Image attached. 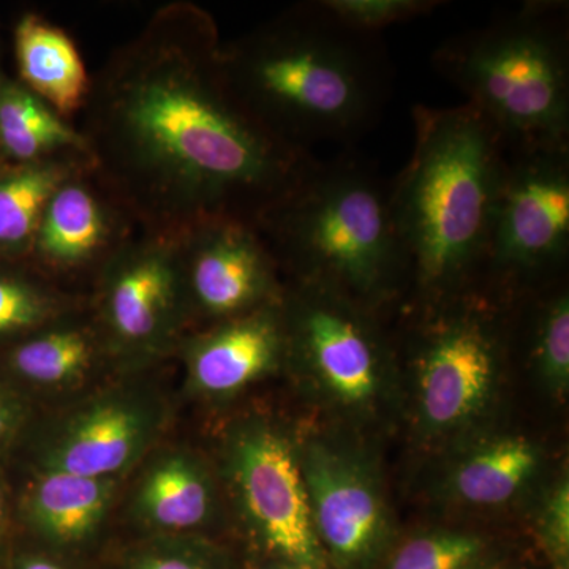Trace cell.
Wrapping results in <instances>:
<instances>
[{"instance_id": "cell-1", "label": "cell", "mask_w": 569, "mask_h": 569, "mask_svg": "<svg viewBox=\"0 0 569 569\" xmlns=\"http://www.w3.org/2000/svg\"><path fill=\"white\" fill-rule=\"evenodd\" d=\"M211 13L160 7L92 77L81 132L93 173L141 233L212 219L257 224L316 157L277 138L239 99Z\"/></svg>"}, {"instance_id": "cell-2", "label": "cell", "mask_w": 569, "mask_h": 569, "mask_svg": "<svg viewBox=\"0 0 569 569\" xmlns=\"http://www.w3.org/2000/svg\"><path fill=\"white\" fill-rule=\"evenodd\" d=\"M222 61L239 99L269 132L310 152L317 142L361 138L391 93V67L377 33L347 28L298 3L223 43Z\"/></svg>"}, {"instance_id": "cell-3", "label": "cell", "mask_w": 569, "mask_h": 569, "mask_svg": "<svg viewBox=\"0 0 569 569\" xmlns=\"http://www.w3.org/2000/svg\"><path fill=\"white\" fill-rule=\"evenodd\" d=\"M415 146L391 179L407 293L429 305L477 287L503 182L507 148L470 104L413 108Z\"/></svg>"}, {"instance_id": "cell-4", "label": "cell", "mask_w": 569, "mask_h": 569, "mask_svg": "<svg viewBox=\"0 0 569 569\" xmlns=\"http://www.w3.org/2000/svg\"><path fill=\"white\" fill-rule=\"evenodd\" d=\"M257 228L284 282L335 291L380 316L407 293L391 181L359 156L316 160Z\"/></svg>"}, {"instance_id": "cell-5", "label": "cell", "mask_w": 569, "mask_h": 569, "mask_svg": "<svg viewBox=\"0 0 569 569\" xmlns=\"http://www.w3.org/2000/svg\"><path fill=\"white\" fill-rule=\"evenodd\" d=\"M507 149L569 144V3L530 0L432 56Z\"/></svg>"}, {"instance_id": "cell-6", "label": "cell", "mask_w": 569, "mask_h": 569, "mask_svg": "<svg viewBox=\"0 0 569 569\" xmlns=\"http://www.w3.org/2000/svg\"><path fill=\"white\" fill-rule=\"evenodd\" d=\"M415 310L403 335L415 429L425 443L456 447L496 407L509 359L505 301L475 287Z\"/></svg>"}, {"instance_id": "cell-7", "label": "cell", "mask_w": 569, "mask_h": 569, "mask_svg": "<svg viewBox=\"0 0 569 569\" xmlns=\"http://www.w3.org/2000/svg\"><path fill=\"white\" fill-rule=\"evenodd\" d=\"M287 362L307 396L346 427L373 425L391 408L399 355L380 313L313 284L284 282Z\"/></svg>"}, {"instance_id": "cell-8", "label": "cell", "mask_w": 569, "mask_h": 569, "mask_svg": "<svg viewBox=\"0 0 569 569\" xmlns=\"http://www.w3.org/2000/svg\"><path fill=\"white\" fill-rule=\"evenodd\" d=\"M242 557L331 569L313 530L296 436L271 415L250 411L224 427L216 462Z\"/></svg>"}, {"instance_id": "cell-9", "label": "cell", "mask_w": 569, "mask_h": 569, "mask_svg": "<svg viewBox=\"0 0 569 569\" xmlns=\"http://www.w3.org/2000/svg\"><path fill=\"white\" fill-rule=\"evenodd\" d=\"M569 263V144L507 149L477 287L498 299L557 282Z\"/></svg>"}, {"instance_id": "cell-10", "label": "cell", "mask_w": 569, "mask_h": 569, "mask_svg": "<svg viewBox=\"0 0 569 569\" xmlns=\"http://www.w3.org/2000/svg\"><path fill=\"white\" fill-rule=\"evenodd\" d=\"M152 372L112 376L56 408L36 438L33 471L126 479L162 445L173 407Z\"/></svg>"}, {"instance_id": "cell-11", "label": "cell", "mask_w": 569, "mask_h": 569, "mask_svg": "<svg viewBox=\"0 0 569 569\" xmlns=\"http://www.w3.org/2000/svg\"><path fill=\"white\" fill-rule=\"evenodd\" d=\"M89 310L116 376L153 372L190 332L173 236L138 233L100 272Z\"/></svg>"}, {"instance_id": "cell-12", "label": "cell", "mask_w": 569, "mask_h": 569, "mask_svg": "<svg viewBox=\"0 0 569 569\" xmlns=\"http://www.w3.org/2000/svg\"><path fill=\"white\" fill-rule=\"evenodd\" d=\"M313 530L331 569H377L396 545L380 467L343 432L295 433Z\"/></svg>"}, {"instance_id": "cell-13", "label": "cell", "mask_w": 569, "mask_h": 569, "mask_svg": "<svg viewBox=\"0 0 569 569\" xmlns=\"http://www.w3.org/2000/svg\"><path fill=\"white\" fill-rule=\"evenodd\" d=\"M173 238L190 332L282 301V272L257 224L212 219Z\"/></svg>"}, {"instance_id": "cell-14", "label": "cell", "mask_w": 569, "mask_h": 569, "mask_svg": "<svg viewBox=\"0 0 569 569\" xmlns=\"http://www.w3.org/2000/svg\"><path fill=\"white\" fill-rule=\"evenodd\" d=\"M138 233L93 170L80 171L52 193L24 261L61 290L89 298L100 272Z\"/></svg>"}, {"instance_id": "cell-15", "label": "cell", "mask_w": 569, "mask_h": 569, "mask_svg": "<svg viewBox=\"0 0 569 569\" xmlns=\"http://www.w3.org/2000/svg\"><path fill=\"white\" fill-rule=\"evenodd\" d=\"M176 358L187 395L223 406L266 378L284 372L287 335L282 301L189 332Z\"/></svg>"}, {"instance_id": "cell-16", "label": "cell", "mask_w": 569, "mask_h": 569, "mask_svg": "<svg viewBox=\"0 0 569 569\" xmlns=\"http://www.w3.org/2000/svg\"><path fill=\"white\" fill-rule=\"evenodd\" d=\"M127 497L132 537L219 538L227 505L216 462L189 445H160Z\"/></svg>"}, {"instance_id": "cell-17", "label": "cell", "mask_w": 569, "mask_h": 569, "mask_svg": "<svg viewBox=\"0 0 569 569\" xmlns=\"http://www.w3.org/2000/svg\"><path fill=\"white\" fill-rule=\"evenodd\" d=\"M22 501L32 546L69 559L102 563L107 531L123 479L33 471Z\"/></svg>"}, {"instance_id": "cell-18", "label": "cell", "mask_w": 569, "mask_h": 569, "mask_svg": "<svg viewBox=\"0 0 569 569\" xmlns=\"http://www.w3.org/2000/svg\"><path fill=\"white\" fill-rule=\"evenodd\" d=\"M7 367L21 383L51 397H77L104 373L116 376L89 305L14 342Z\"/></svg>"}, {"instance_id": "cell-19", "label": "cell", "mask_w": 569, "mask_h": 569, "mask_svg": "<svg viewBox=\"0 0 569 569\" xmlns=\"http://www.w3.org/2000/svg\"><path fill=\"white\" fill-rule=\"evenodd\" d=\"M542 467L545 452L529 437L478 433L456 445L438 490L459 507H505L535 485Z\"/></svg>"}, {"instance_id": "cell-20", "label": "cell", "mask_w": 569, "mask_h": 569, "mask_svg": "<svg viewBox=\"0 0 569 569\" xmlns=\"http://www.w3.org/2000/svg\"><path fill=\"white\" fill-rule=\"evenodd\" d=\"M0 159L7 164L61 163L93 170L91 146L80 129L0 73Z\"/></svg>"}, {"instance_id": "cell-21", "label": "cell", "mask_w": 569, "mask_h": 569, "mask_svg": "<svg viewBox=\"0 0 569 569\" xmlns=\"http://www.w3.org/2000/svg\"><path fill=\"white\" fill-rule=\"evenodd\" d=\"M14 48L29 91L69 121L84 110L92 77L69 33L40 14L26 13L14 29Z\"/></svg>"}, {"instance_id": "cell-22", "label": "cell", "mask_w": 569, "mask_h": 569, "mask_svg": "<svg viewBox=\"0 0 569 569\" xmlns=\"http://www.w3.org/2000/svg\"><path fill=\"white\" fill-rule=\"evenodd\" d=\"M522 295V293H520ZM520 325L527 359L539 387L563 400L569 391V293L563 279L526 291ZM522 298V296H518ZM523 301V299H522Z\"/></svg>"}, {"instance_id": "cell-23", "label": "cell", "mask_w": 569, "mask_h": 569, "mask_svg": "<svg viewBox=\"0 0 569 569\" xmlns=\"http://www.w3.org/2000/svg\"><path fill=\"white\" fill-rule=\"evenodd\" d=\"M80 168L61 163L7 164L0 171V258L17 263L31 250L48 201Z\"/></svg>"}, {"instance_id": "cell-24", "label": "cell", "mask_w": 569, "mask_h": 569, "mask_svg": "<svg viewBox=\"0 0 569 569\" xmlns=\"http://www.w3.org/2000/svg\"><path fill=\"white\" fill-rule=\"evenodd\" d=\"M88 305V296L61 290L26 261L0 268V339L18 342Z\"/></svg>"}, {"instance_id": "cell-25", "label": "cell", "mask_w": 569, "mask_h": 569, "mask_svg": "<svg viewBox=\"0 0 569 569\" xmlns=\"http://www.w3.org/2000/svg\"><path fill=\"white\" fill-rule=\"evenodd\" d=\"M104 569H244L242 556L211 537H132L108 549Z\"/></svg>"}, {"instance_id": "cell-26", "label": "cell", "mask_w": 569, "mask_h": 569, "mask_svg": "<svg viewBox=\"0 0 569 569\" xmlns=\"http://www.w3.org/2000/svg\"><path fill=\"white\" fill-rule=\"evenodd\" d=\"M496 557L473 531L436 529L396 542L377 569H479Z\"/></svg>"}, {"instance_id": "cell-27", "label": "cell", "mask_w": 569, "mask_h": 569, "mask_svg": "<svg viewBox=\"0 0 569 569\" xmlns=\"http://www.w3.org/2000/svg\"><path fill=\"white\" fill-rule=\"evenodd\" d=\"M317 3L340 24L377 36L389 26L426 17L443 6L438 0H317Z\"/></svg>"}, {"instance_id": "cell-28", "label": "cell", "mask_w": 569, "mask_h": 569, "mask_svg": "<svg viewBox=\"0 0 569 569\" xmlns=\"http://www.w3.org/2000/svg\"><path fill=\"white\" fill-rule=\"evenodd\" d=\"M538 539L550 565L569 561V481L557 479L542 497L538 515Z\"/></svg>"}, {"instance_id": "cell-29", "label": "cell", "mask_w": 569, "mask_h": 569, "mask_svg": "<svg viewBox=\"0 0 569 569\" xmlns=\"http://www.w3.org/2000/svg\"><path fill=\"white\" fill-rule=\"evenodd\" d=\"M2 569H104L102 563L69 559L36 546L13 553Z\"/></svg>"}, {"instance_id": "cell-30", "label": "cell", "mask_w": 569, "mask_h": 569, "mask_svg": "<svg viewBox=\"0 0 569 569\" xmlns=\"http://www.w3.org/2000/svg\"><path fill=\"white\" fill-rule=\"evenodd\" d=\"M21 422V408L17 400L11 399L9 392L0 383V447L13 436Z\"/></svg>"}, {"instance_id": "cell-31", "label": "cell", "mask_w": 569, "mask_h": 569, "mask_svg": "<svg viewBox=\"0 0 569 569\" xmlns=\"http://www.w3.org/2000/svg\"><path fill=\"white\" fill-rule=\"evenodd\" d=\"M244 569H309L301 565L288 563L280 560L252 559V557H242Z\"/></svg>"}, {"instance_id": "cell-32", "label": "cell", "mask_w": 569, "mask_h": 569, "mask_svg": "<svg viewBox=\"0 0 569 569\" xmlns=\"http://www.w3.org/2000/svg\"><path fill=\"white\" fill-rule=\"evenodd\" d=\"M6 535H7V501L3 496V490L0 488V569L3 568L6 561L10 556H7L6 550Z\"/></svg>"}, {"instance_id": "cell-33", "label": "cell", "mask_w": 569, "mask_h": 569, "mask_svg": "<svg viewBox=\"0 0 569 569\" xmlns=\"http://www.w3.org/2000/svg\"><path fill=\"white\" fill-rule=\"evenodd\" d=\"M479 569H509L508 567H505L503 563H500V560H493L490 561V563L486 565V567L479 568Z\"/></svg>"}, {"instance_id": "cell-34", "label": "cell", "mask_w": 569, "mask_h": 569, "mask_svg": "<svg viewBox=\"0 0 569 569\" xmlns=\"http://www.w3.org/2000/svg\"><path fill=\"white\" fill-rule=\"evenodd\" d=\"M550 567H552V569H569V561H567V563H552Z\"/></svg>"}, {"instance_id": "cell-35", "label": "cell", "mask_w": 569, "mask_h": 569, "mask_svg": "<svg viewBox=\"0 0 569 569\" xmlns=\"http://www.w3.org/2000/svg\"><path fill=\"white\" fill-rule=\"evenodd\" d=\"M6 167H7V163H6V162H3V160H2V159H0V171H2V170H3V168H6Z\"/></svg>"}]
</instances>
